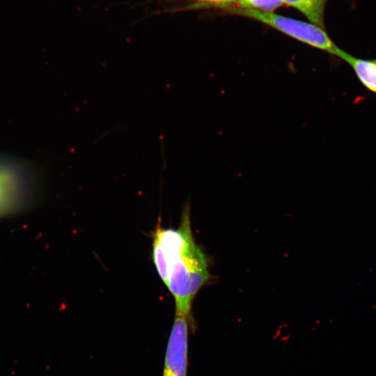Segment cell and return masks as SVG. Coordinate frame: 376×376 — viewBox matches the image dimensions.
<instances>
[{"instance_id":"6da1fadb","label":"cell","mask_w":376,"mask_h":376,"mask_svg":"<svg viewBox=\"0 0 376 376\" xmlns=\"http://www.w3.org/2000/svg\"><path fill=\"white\" fill-rule=\"evenodd\" d=\"M209 277L207 260L195 242L169 265L166 286L175 303V313L190 316L192 301Z\"/></svg>"},{"instance_id":"7a4b0ae2","label":"cell","mask_w":376,"mask_h":376,"mask_svg":"<svg viewBox=\"0 0 376 376\" xmlns=\"http://www.w3.org/2000/svg\"><path fill=\"white\" fill-rule=\"evenodd\" d=\"M38 179L26 162L0 155V217L22 212L38 198Z\"/></svg>"},{"instance_id":"3957f363","label":"cell","mask_w":376,"mask_h":376,"mask_svg":"<svg viewBox=\"0 0 376 376\" xmlns=\"http://www.w3.org/2000/svg\"><path fill=\"white\" fill-rule=\"evenodd\" d=\"M233 12L265 24L299 42L334 56H337L341 50L324 29L312 23L249 8H238Z\"/></svg>"},{"instance_id":"277c9868","label":"cell","mask_w":376,"mask_h":376,"mask_svg":"<svg viewBox=\"0 0 376 376\" xmlns=\"http://www.w3.org/2000/svg\"><path fill=\"white\" fill-rule=\"evenodd\" d=\"M193 242L188 205L183 210L178 228H164L157 225L153 235L152 258L165 285L169 264Z\"/></svg>"},{"instance_id":"5b68a950","label":"cell","mask_w":376,"mask_h":376,"mask_svg":"<svg viewBox=\"0 0 376 376\" xmlns=\"http://www.w3.org/2000/svg\"><path fill=\"white\" fill-rule=\"evenodd\" d=\"M189 318L175 313L166 347L162 376H187Z\"/></svg>"},{"instance_id":"8992f818","label":"cell","mask_w":376,"mask_h":376,"mask_svg":"<svg viewBox=\"0 0 376 376\" xmlns=\"http://www.w3.org/2000/svg\"><path fill=\"white\" fill-rule=\"evenodd\" d=\"M348 63L362 85L376 93V59L355 57L341 49L337 56Z\"/></svg>"},{"instance_id":"52a82bcc","label":"cell","mask_w":376,"mask_h":376,"mask_svg":"<svg viewBox=\"0 0 376 376\" xmlns=\"http://www.w3.org/2000/svg\"><path fill=\"white\" fill-rule=\"evenodd\" d=\"M299 10L312 24L324 29V10L328 0H283Z\"/></svg>"},{"instance_id":"ba28073f","label":"cell","mask_w":376,"mask_h":376,"mask_svg":"<svg viewBox=\"0 0 376 376\" xmlns=\"http://www.w3.org/2000/svg\"><path fill=\"white\" fill-rule=\"evenodd\" d=\"M241 8L258 10L272 13L273 10L283 6V0H235Z\"/></svg>"},{"instance_id":"9c48e42d","label":"cell","mask_w":376,"mask_h":376,"mask_svg":"<svg viewBox=\"0 0 376 376\" xmlns=\"http://www.w3.org/2000/svg\"><path fill=\"white\" fill-rule=\"evenodd\" d=\"M235 0H188L185 1V5L180 6H175L171 10V11H180L191 9L202 8L210 6H228L231 3H233Z\"/></svg>"}]
</instances>
